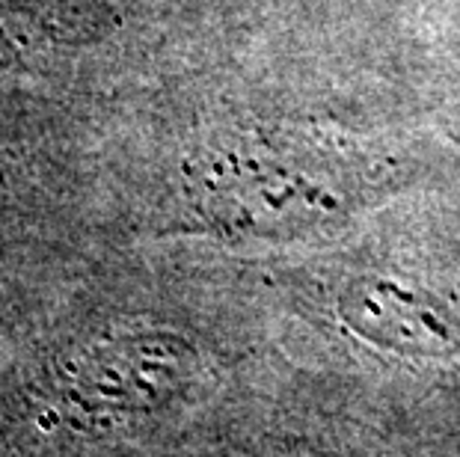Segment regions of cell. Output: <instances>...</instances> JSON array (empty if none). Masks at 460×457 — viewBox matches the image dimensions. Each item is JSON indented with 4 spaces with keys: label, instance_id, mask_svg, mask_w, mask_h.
Instances as JSON below:
<instances>
[{
    "label": "cell",
    "instance_id": "cell-1",
    "mask_svg": "<svg viewBox=\"0 0 460 457\" xmlns=\"http://www.w3.org/2000/svg\"><path fill=\"white\" fill-rule=\"evenodd\" d=\"M425 176L413 154L318 125L226 131L197 154L184 184L188 226L226 241L318 238L345 229Z\"/></svg>",
    "mask_w": 460,
    "mask_h": 457
},
{
    "label": "cell",
    "instance_id": "cell-2",
    "mask_svg": "<svg viewBox=\"0 0 460 457\" xmlns=\"http://www.w3.org/2000/svg\"><path fill=\"white\" fill-rule=\"evenodd\" d=\"M199 356L164 330L116 333L72 351L57 365L63 401L90 413L152 416L190 392Z\"/></svg>",
    "mask_w": 460,
    "mask_h": 457
},
{
    "label": "cell",
    "instance_id": "cell-3",
    "mask_svg": "<svg viewBox=\"0 0 460 457\" xmlns=\"http://www.w3.org/2000/svg\"><path fill=\"white\" fill-rule=\"evenodd\" d=\"M345 324L395 354L457 359L460 312L437 294L386 277H357L339 300Z\"/></svg>",
    "mask_w": 460,
    "mask_h": 457
},
{
    "label": "cell",
    "instance_id": "cell-4",
    "mask_svg": "<svg viewBox=\"0 0 460 457\" xmlns=\"http://www.w3.org/2000/svg\"><path fill=\"white\" fill-rule=\"evenodd\" d=\"M116 24L107 0H0V69L102 42Z\"/></svg>",
    "mask_w": 460,
    "mask_h": 457
}]
</instances>
